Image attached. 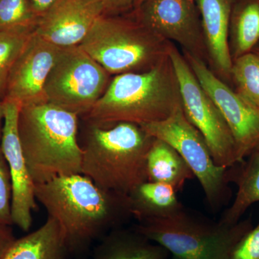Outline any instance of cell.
Returning a JSON list of instances; mask_svg holds the SVG:
<instances>
[{
	"mask_svg": "<svg viewBox=\"0 0 259 259\" xmlns=\"http://www.w3.org/2000/svg\"><path fill=\"white\" fill-rule=\"evenodd\" d=\"M35 194L49 217L60 225L72 256L83 254L133 218L128 195L104 190L82 174L35 185Z\"/></svg>",
	"mask_w": 259,
	"mask_h": 259,
	"instance_id": "obj_1",
	"label": "cell"
},
{
	"mask_svg": "<svg viewBox=\"0 0 259 259\" xmlns=\"http://www.w3.org/2000/svg\"><path fill=\"white\" fill-rule=\"evenodd\" d=\"M182 107L180 87L168 56L144 72L115 75L106 91L83 117L100 125H142L166 120Z\"/></svg>",
	"mask_w": 259,
	"mask_h": 259,
	"instance_id": "obj_2",
	"label": "cell"
},
{
	"mask_svg": "<svg viewBox=\"0 0 259 259\" xmlns=\"http://www.w3.org/2000/svg\"><path fill=\"white\" fill-rule=\"evenodd\" d=\"M79 116L49 102L21 107L18 134L35 185L81 174Z\"/></svg>",
	"mask_w": 259,
	"mask_h": 259,
	"instance_id": "obj_3",
	"label": "cell"
},
{
	"mask_svg": "<svg viewBox=\"0 0 259 259\" xmlns=\"http://www.w3.org/2000/svg\"><path fill=\"white\" fill-rule=\"evenodd\" d=\"M86 122L79 143L82 175L104 190L126 195L147 181L146 161L154 138L131 122Z\"/></svg>",
	"mask_w": 259,
	"mask_h": 259,
	"instance_id": "obj_4",
	"label": "cell"
},
{
	"mask_svg": "<svg viewBox=\"0 0 259 259\" xmlns=\"http://www.w3.org/2000/svg\"><path fill=\"white\" fill-rule=\"evenodd\" d=\"M134 227L166 248L172 259H231L238 242L253 228L250 219L227 224L185 207L171 217L142 221Z\"/></svg>",
	"mask_w": 259,
	"mask_h": 259,
	"instance_id": "obj_5",
	"label": "cell"
},
{
	"mask_svg": "<svg viewBox=\"0 0 259 259\" xmlns=\"http://www.w3.org/2000/svg\"><path fill=\"white\" fill-rule=\"evenodd\" d=\"M172 44L135 18L103 15L79 47L115 76L153 69L169 56Z\"/></svg>",
	"mask_w": 259,
	"mask_h": 259,
	"instance_id": "obj_6",
	"label": "cell"
},
{
	"mask_svg": "<svg viewBox=\"0 0 259 259\" xmlns=\"http://www.w3.org/2000/svg\"><path fill=\"white\" fill-rule=\"evenodd\" d=\"M141 126L150 136L165 141L180 153L198 180L212 211L220 210L229 202L228 168L214 163L205 140L187 120L183 107H179L166 120Z\"/></svg>",
	"mask_w": 259,
	"mask_h": 259,
	"instance_id": "obj_7",
	"label": "cell"
},
{
	"mask_svg": "<svg viewBox=\"0 0 259 259\" xmlns=\"http://www.w3.org/2000/svg\"><path fill=\"white\" fill-rule=\"evenodd\" d=\"M111 79V75L79 46L65 48L49 73L44 94L49 103L84 117Z\"/></svg>",
	"mask_w": 259,
	"mask_h": 259,
	"instance_id": "obj_8",
	"label": "cell"
},
{
	"mask_svg": "<svg viewBox=\"0 0 259 259\" xmlns=\"http://www.w3.org/2000/svg\"><path fill=\"white\" fill-rule=\"evenodd\" d=\"M169 56L180 83L186 117L203 136L216 165L231 168L239 161L233 135L222 113L175 44H172Z\"/></svg>",
	"mask_w": 259,
	"mask_h": 259,
	"instance_id": "obj_9",
	"label": "cell"
},
{
	"mask_svg": "<svg viewBox=\"0 0 259 259\" xmlns=\"http://www.w3.org/2000/svg\"><path fill=\"white\" fill-rule=\"evenodd\" d=\"M134 13L140 23L177 44L183 52L208 66V55L196 0H144Z\"/></svg>",
	"mask_w": 259,
	"mask_h": 259,
	"instance_id": "obj_10",
	"label": "cell"
},
{
	"mask_svg": "<svg viewBox=\"0 0 259 259\" xmlns=\"http://www.w3.org/2000/svg\"><path fill=\"white\" fill-rule=\"evenodd\" d=\"M201 86L216 104L231 130L238 161L259 146V110L220 79L204 61L183 52Z\"/></svg>",
	"mask_w": 259,
	"mask_h": 259,
	"instance_id": "obj_11",
	"label": "cell"
},
{
	"mask_svg": "<svg viewBox=\"0 0 259 259\" xmlns=\"http://www.w3.org/2000/svg\"><path fill=\"white\" fill-rule=\"evenodd\" d=\"M22 105L3 99V127L0 147L9 167L11 177L12 220L23 231L32 226V213L37 209L35 184L30 176L18 134V116Z\"/></svg>",
	"mask_w": 259,
	"mask_h": 259,
	"instance_id": "obj_12",
	"label": "cell"
},
{
	"mask_svg": "<svg viewBox=\"0 0 259 259\" xmlns=\"http://www.w3.org/2000/svg\"><path fill=\"white\" fill-rule=\"evenodd\" d=\"M60 51L34 30L10 71L3 99L15 100L22 106L47 102L46 81Z\"/></svg>",
	"mask_w": 259,
	"mask_h": 259,
	"instance_id": "obj_13",
	"label": "cell"
},
{
	"mask_svg": "<svg viewBox=\"0 0 259 259\" xmlns=\"http://www.w3.org/2000/svg\"><path fill=\"white\" fill-rule=\"evenodd\" d=\"M103 15L100 0H56L39 18L35 32L61 49L76 47Z\"/></svg>",
	"mask_w": 259,
	"mask_h": 259,
	"instance_id": "obj_14",
	"label": "cell"
},
{
	"mask_svg": "<svg viewBox=\"0 0 259 259\" xmlns=\"http://www.w3.org/2000/svg\"><path fill=\"white\" fill-rule=\"evenodd\" d=\"M196 3L202 22L209 69L229 85L233 65L229 47L233 0H196Z\"/></svg>",
	"mask_w": 259,
	"mask_h": 259,
	"instance_id": "obj_15",
	"label": "cell"
},
{
	"mask_svg": "<svg viewBox=\"0 0 259 259\" xmlns=\"http://www.w3.org/2000/svg\"><path fill=\"white\" fill-rule=\"evenodd\" d=\"M60 225L49 217L37 230L13 242L2 259H70Z\"/></svg>",
	"mask_w": 259,
	"mask_h": 259,
	"instance_id": "obj_16",
	"label": "cell"
},
{
	"mask_svg": "<svg viewBox=\"0 0 259 259\" xmlns=\"http://www.w3.org/2000/svg\"><path fill=\"white\" fill-rule=\"evenodd\" d=\"M169 253L161 245L131 228H116L100 240L92 259H168Z\"/></svg>",
	"mask_w": 259,
	"mask_h": 259,
	"instance_id": "obj_17",
	"label": "cell"
},
{
	"mask_svg": "<svg viewBox=\"0 0 259 259\" xmlns=\"http://www.w3.org/2000/svg\"><path fill=\"white\" fill-rule=\"evenodd\" d=\"M230 182L238 186L236 197L219 221L235 224L252 204L259 202V146L243 161L228 168Z\"/></svg>",
	"mask_w": 259,
	"mask_h": 259,
	"instance_id": "obj_18",
	"label": "cell"
},
{
	"mask_svg": "<svg viewBox=\"0 0 259 259\" xmlns=\"http://www.w3.org/2000/svg\"><path fill=\"white\" fill-rule=\"evenodd\" d=\"M133 218L139 222L171 217L184 209L171 186L146 182L128 194Z\"/></svg>",
	"mask_w": 259,
	"mask_h": 259,
	"instance_id": "obj_19",
	"label": "cell"
},
{
	"mask_svg": "<svg viewBox=\"0 0 259 259\" xmlns=\"http://www.w3.org/2000/svg\"><path fill=\"white\" fill-rule=\"evenodd\" d=\"M146 175L148 182L171 186L177 192L194 177L180 153L165 141L155 138L148 153Z\"/></svg>",
	"mask_w": 259,
	"mask_h": 259,
	"instance_id": "obj_20",
	"label": "cell"
},
{
	"mask_svg": "<svg viewBox=\"0 0 259 259\" xmlns=\"http://www.w3.org/2000/svg\"><path fill=\"white\" fill-rule=\"evenodd\" d=\"M259 42V0H240L233 6L229 47L233 61L251 52Z\"/></svg>",
	"mask_w": 259,
	"mask_h": 259,
	"instance_id": "obj_21",
	"label": "cell"
},
{
	"mask_svg": "<svg viewBox=\"0 0 259 259\" xmlns=\"http://www.w3.org/2000/svg\"><path fill=\"white\" fill-rule=\"evenodd\" d=\"M231 79L235 92L259 110V52L253 51L235 59Z\"/></svg>",
	"mask_w": 259,
	"mask_h": 259,
	"instance_id": "obj_22",
	"label": "cell"
},
{
	"mask_svg": "<svg viewBox=\"0 0 259 259\" xmlns=\"http://www.w3.org/2000/svg\"><path fill=\"white\" fill-rule=\"evenodd\" d=\"M34 30L0 32V99L2 100L4 98L10 71Z\"/></svg>",
	"mask_w": 259,
	"mask_h": 259,
	"instance_id": "obj_23",
	"label": "cell"
},
{
	"mask_svg": "<svg viewBox=\"0 0 259 259\" xmlns=\"http://www.w3.org/2000/svg\"><path fill=\"white\" fill-rule=\"evenodd\" d=\"M38 20L29 0H0V32L35 30Z\"/></svg>",
	"mask_w": 259,
	"mask_h": 259,
	"instance_id": "obj_24",
	"label": "cell"
},
{
	"mask_svg": "<svg viewBox=\"0 0 259 259\" xmlns=\"http://www.w3.org/2000/svg\"><path fill=\"white\" fill-rule=\"evenodd\" d=\"M11 177L9 167L0 147V224L11 226L12 220Z\"/></svg>",
	"mask_w": 259,
	"mask_h": 259,
	"instance_id": "obj_25",
	"label": "cell"
},
{
	"mask_svg": "<svg viewBox=\"0 0 259 259\" xmlns=\"http://www.w3.org/2000/svg\"><path fill=\"white\" fill-rule=\"evenodd\" d=\"M231 259H259V223L238 242Z\"/></svg>",
	"mask_w": 259,
	"mask_h": 259,
	"instance_id": "obj_26",
	"label": "cell"
},
{
	"mask_svg": "<svg viewBox=\"0 0 259 259\" xmlns=\"http://www.w3.org/2000/svg\"><path fill=\"white\" fill-rule=\"evenodd\" d=\"M105 15L115 16L128 11H135L144 0H100Z\"/></svg>",
	"mask_w": 259,
	"mask_h": 259,
	"instance_id": "obj_27",
	"label": "cell"
},
{
	"mask_svg": "<svg viewBox=\"0 0 259 259\" xmlns=\"http://www.w3.org/2000/svg\"><path fill=\"white\" fill-rule=\"evenodd\" d=\"M15 240L14 234L10 226L0 224V259L3 258L7 250Z\"/></svg>",
	"mask_w": 259,
	"mask_h": 259,
	"instance_id": "obj_28",
	"label": "cell"
},
{
	"mask_svg": "<svg viewBox=\"0 0 259 259\" xmlns=\"http://www.w3.org/2000/svg\"><path fill=\"white\" fill-rule=\"evenodd\" d=\"M56 0H29L32 10L39 18L50 9Z\"/></svg>",
	"mask_w": 259,
	"mask_h": 259,
	"instance_id": "obj_29",
	"label": "cell"
},
{
	"mask_svg": "<svg viewBox=\"0 0 259 259\" xmlns=\"http://www.w3.org/2000/svg\"><path fill=\"white\" fill-rule=\"evenodd\" d=\"M3 100L0 99V142H1L2 134H3Z\"/></svg>",
	"mask_w": 259,
	"mask_h": 259,
	"instance_id": "obj_30",
	"label": "cell"
},
{
	"mask_svg": "<svg viewBox=\"0 0 259 259\" xmlns=\"http://www.w3.org/2000/svg\"><path fill=\"white\" fill-rule=\"evenodd\" d=\"M258 52H259V50H258Z\"/></svg>",
	"mask_w": 259,
	"mask_h": 259,
	"instance_id": "obj_31",
	"label": "cell"
},
{
	"mask_svg": "<svg viewBox=\"0 0 259 259\" xmlns=\"http://www.w3.org/2000/svg\"><path fill=\"white\" fill-rule=\"evenodd\" d=\"M258 50H259V49H258Z\"/></svg>",
	"mask_w": 259,
	"mask_h": 259,
	"instance_id": "obj_32",
	"label": "cell"
}]
</instances>
